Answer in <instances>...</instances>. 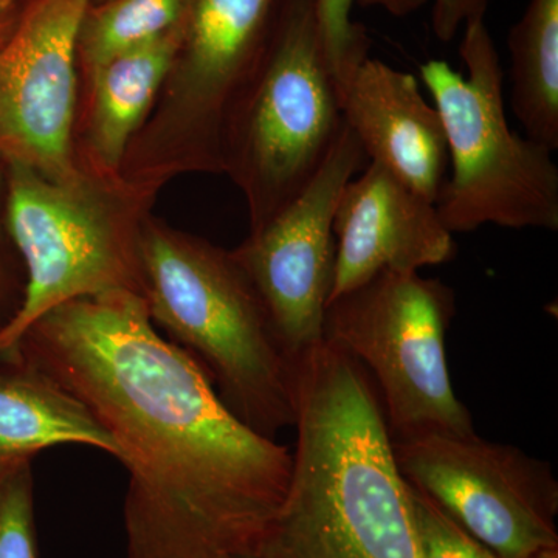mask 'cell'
Listing matches in <instances>:
<instances>
[{
  "label": "cell",
  "mask_w": 558,
  "mask_h": 558,
  "mask_svg": "<svg viewBox=\"0 0 558 558\" xmlns=\"http://www.w3.org/2000/svg\"><path fill=\"white\" fill-rule=\"evenodd\" d=\"M83 400L130 473L126 558L258 556L292 451L234 416L201 366L163 339L132 290L69 301L16 347Z\"/></svg>",
  "instance_id": "1"
},
{
  "label": "cell",
  "mask_w": 558,
  "mask_h": 558,
  "mask_svg": "<svg viewBox=\"0 0 558 558\" xmlns=\"http://www.w3.org/2000/svg\"><path fill=\"white\" fill-rule=\"evenodd\" d=\"M142 296L231 413L275 439L296 421L299 362L231 253L157 223L137 230Z\"/></svg>",
  "instance_id": "2"
},
{
  "label": "cell",
  "mask_w": 558,
  "mask_h": 558,
  "mask_svg": "<svg viewBox=\"0 0 558 558\" xmlns=\"http://www.w3.org/2000/svg\"><path fill=\"white\" fill-rule=\"evenodd\" d=\"M468 78L432 60L421 76L446 132L451 175L436 209L451 233L494 223L505 229L558 230L554 150L510 130L501 62L484 17L465 22L459 46Z\"/></svg>",
  "instance_id": "3"
},
{
  "label": "cell",
  "mask_w": 558,
  "mask_h": 558,
  "mask_svg": "<svg viewBox=\"0 0 558 558\" xmlns=\"http://www.w3.org/2000/svg\"><path fill=\"white\" fill-rule=\"evenodd\" d=\"M344 126L318 2L281 0L263 61L227 126V163L248 191L253 230L310 186Z\"/></svg>",
  "instance_id": "4"
},
{
  "label": "cell",
  "mask_w": 558,
  "mask_h": 558,
  "mask_svg": "<svg viewBox=\"0 0 558 558\" xmlns=\"http://www.w3.org/2000/svg\"><path fill=\"white\" fill-rule=\"evenodd\" d=\"M454 311L453 289L418 271H381L326 306L323 340L368 371L392 440L475 433L447 368Z\"/></svg>",
  "instance_id": "5"
},
{
  "label": "cell",
  "mask_w": 558,
  "mask_h": 558,
  "mask_svg": "<svg viewBox=\"0 0 558 558\" xmlns=\"http://www.w3.org/2000/svg\"><path fill=\"white\" fill-rule=\"evenodd\" d=\"M7 229L24 266L20 311L0 332V352L47 312L112 290L142 295L137 231L83 179L53 180L9 161Z\"/></svg>",
  "instance_id": "6"
},
{
  "label": "cell",
  "mask_w": 558,
  "mask_h": 558,
  "mask_svg": "<svg viewBox=\"0 0 558 558\" xmlns=\"http://www.w3.org/2000/svg\"><path fill=\"white\" fill-rule=\"evenodd\" d=\"M400 473L501 558L558 548V481L548 461L469 436L392 440Z\"/></svg>",
  "instance_id": "7"
},
{
  "label": "cell",
  "mask_w": 558,
  "mask_h": 558,
  "mask_svg": "<svg viewBox=\"0 0 558 558\" xmlns=\"http://www.w3.org/2000/svg\"><path fill=\"white\" fill-rule=\"evenodd\" d=\"M365 160L357 137L344 126L310 186L231 252L296 362L323 341L336 269L333 216L341 191Z\"/></svg>",
  "instance_id": "8"
},
{
  "label": "cell",
  "mask_w": 558,
  "mask_h": 558,
  "mask_svg": "<svg viewBox=\"0 0 558 558\" xmlns=\"http://www.w3.org/2000/svg\"><path fill=\"white\" fill-rule=\"evenodd\" d=\"M92 0H38L0 47V154L53 180L72 161L76 57Z\"/></svg>",
  "instance_id": "9"
},
{
  "label": "cell",
  "mask_w": 558,
  "mask_h": 558,
  "mask_svg": "<svg viewBox=\"0 0 558 558\" xmlns=\"http://www.w3.org/2000/svg\"><path fill=\"white\" fill-rule=\"evenodd\" d=\"M333 234L337 253L329 301L381 271H418L449 263L458 250L436 205L374 161L341 191Z\"/></svg>",
  "instance_id": "10"
},
{
  "label": "cell",
  "mask_w": 558,
  "mask_h": 558,
  "mask_svg": "<svg viewBox=\"0 0 558 558\" xmlns=\"http://www.w3.org/2000/svg\"><path fill=\"white\" fill-rule=\"evenodd\" d=\"M281 0H191L180 47L183 116L201 132L209 163L222 165L234 108L258 70Z\"/></svg>",
  "instance_id": "11"
},
{
  "label": "cell",
  "mask_w": 558,
  "mask_h": 558,
  "mask_svg": "<svg viewBox=\"0 0 558 558\" xmlns=\"http://www.w3.org/2000/svg\"><path fill=\"white\" fill-rule=\"evenodd\" d=\"M344 123L363 153L436 205L449 149L438 110L411 73L365 58L339 86Z\"/></svg>",
  "instance_id": "12"
},
{
  "label": "cell",
  "mask_w": 558,
  "mask_h": 558,
  "mask_svg": "<svg viewBox=\"0 0 558 558\" xmlns=\"http://www.w3.org/2000/svg\"><path fill=\"white\" fill-rule=\"evenodd\" d=\"M68 444L120 457L112 435L83 400L20 349L0 352V472Z\"/></svg>",
  "instance_id": "13"
},
{
  "label": "cell",
  "mask_w": 558,
  "mask_h": 558,
  "mask_svg": "<svg viewBox=\"0 0 558 558\" xmlns=\"http://www.w3.org/2000/svg\"><path fill=\"white\" fill-rule=\"evenodd\" d=\"M185 22L161 38L90 70V146L102 167L117 168L161 83L178 61Z\"/></svg>",
  "instance_id": "14"
},
{
  "label": "cell",
  "mask_w": 558,
  "mask_h": 558,
  "mask_svg": "<svg viewBox=\"0 0 558 558\" xmlns=\"http://www.w3.org/2000/svg\"><path fill=\"white\" fill-rule=\"evenodd\" d=\"M510 105L527 137L558 149V0H531L509 33Z\"/></svg>",
  "instance_id": "15"
},
{
  "label": "cell",
  "mask_w": 558,
  "mask_h": 558,
  "mask_svg": "<svg viewBox=\"0 0 558 558\" xmlns=\"http://www.w3.org/2000/svg\"><path fill=\"white\" fill-rule=\"evenodd\" d=\"M191 0H110L89 11L80 51L89 70L110 58L161 38L185 22Z\"/></svg>",
  "instance_id": "16"
},
{
  "label": "cell",
  "mask_w": 558,
  "mask_h": 558,
  "mask_svg": "<svg viewBox=\"0 0 558 558\" xmlns=\"http://www.w3.org/2000/svg\"><path fill=\"white\" fill-rule=\"evenodd\" d=\"M0 558H38L32 462L0 472Z\"/></svg>",
  "instance_id": "17"
},
{
  "label": "cell",
  "mask_w": 558,
  "mask_h": 558,
  "mask_svg": "<svg viewBox=\"0 0 558 558\" xmlns=\"http://www.w3.org/2000/svg\"><path fill=\"white\" fill-rule=\"evenodd\" d=\"M409 486L422 558H501L454 523L427 495Z\"/></svg>",
  "instance_id": "18"
},
{
  "label": "cell",
  "mask_w": 558,
  "mask_h": 558,
  "mask_svg": "<svg viewBox=\"0 0 558 558\" xmlns=\"http://www.w3.org/2000/svg\"><path fill=\"white\" fill-rule=\"evenodd\" d=\"M323 39L337 84L343 83L369 57L371 40L362 25L351 20L355 0H317Z\"/></svg>",
  "instance_id": "19"
},
{
  "label": "cell",
  "mask_w": 558,
  "mask_h": 558,
  "mask_svg": "<svg viewBox=\"0 0 558 558\" xmlns=\"http://www.w3.org/2000/svg\"><path fill=\"white\" fill-rule=\"evenodd\" d=\"M360 7H379L391 16L405 17L427 3V0H355ZM487 0H435L432 25L436 38L450 43L459 27L473 17H484Z\"/></svg>",
  "instance_id": "20"
},
{
  "label": "cell",
  "mask_w": 558,
  "mask_h": 558,
  "mask_svg": "<svg viewBox=\"0 0 558 558\" xmlns=\"http://www.w3.org/2000/svg\"><path fill=\"white\" fill-rule=\"evenodd\" d=\"M7 286H9V275L5 271V263H3L2 245H0V332L13 322L20 307L14 304L7 303Z\"/></svg>",
  "instance_id": "21"
},
{
  "label": "cell",
  "mask_w": 558,
  "mask_h": 558,
  "mask_svg": "<svg viewBox=\"0 0 558 558\" xmlns=\"http://www.w3.org/2000/svg\"><path fill=\"white\" fill-rule=\"evenodd\" d=\"M16 2L17 0H0V27H2L3 22L9 20Z\"/></svg>",
  "instance_id": "22"
},
{
  "label": "cell",
  "mask_w": 558,
  "mask_h": 558,
  "mask_svg": "<svg viewBox=\"0 0 558 558\" xmlns=\"http://www.w3.org/2000/svg\"><path fill=\"white\" fill-rule=\"evenodd\" d=\"M527 558H558V548L539 550V553Z\"/></svg>",
  "instance_id": "23"
},
{
  "label": "cell",
  "mask_w": 558,
  "mask_h": 558,
  "mask_svg": "<svg viewBox=\"0 0 558 558\" xmlns=\"http://www.w3.org/2000/svg\"><path fill=\"white\" fill-rule=\"evenodd\" d=\"M226 558H264L260 556H255V554H242V556H230Z\"/></svg>",
  "instance_id": "24"
}]
</instances>
